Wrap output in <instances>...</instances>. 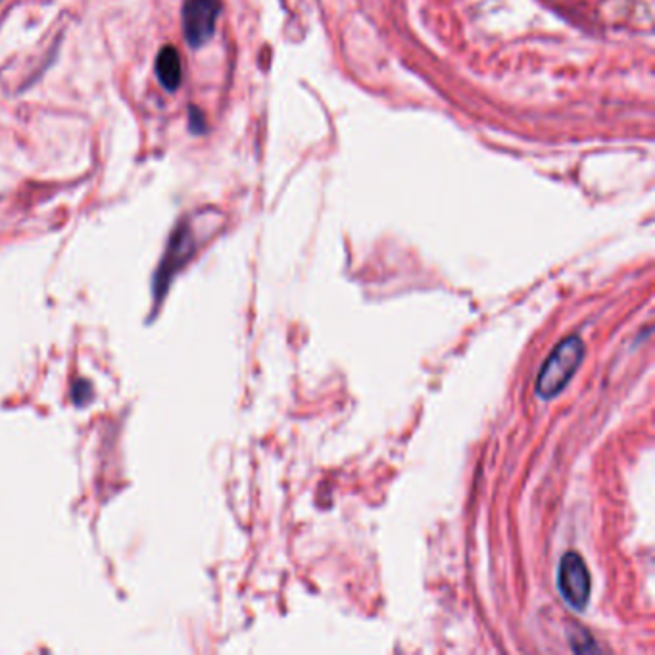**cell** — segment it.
Returning a JSON list of instances; mask_svg holds the SVG:
<instances>
[{
  "instance_id": "obj_1",
  "label": "cell",
  "mask_w": 655,
  "mask_h": 655,
  "mask_svg": "<svg viewBox=\"0 0 655 655\" xmlns=\"http://www.w3.org/2000/svg\"><path fill=\"white\" fill-rule=\"evenodd\" d=\"M583 358H585V342L580 337L573 335L560 342L540 370L539 381H537V394L540 398L547 400L562 393L571 377L577 373Z\"/></svg>"
},
{
  "instance_id": "obj_2",
  "label": "cell",
  "mask_w": 655,
  "mask_h": 655,
  "mask_svg": "<svg viewBox=\"0 0 655 655\" xmlns=\"http://www.w3.org/2000/svg\"><path fill=\"white\" fill-rule=\"evenodd\" d=\"M219 14L222 0H185L181 18L183 33L191 48L204 47L214 37Z\"/></svg>"
},
{
  "instance_id": "obj_3",
  "label": "cell",
  "mask_w": 655,
  "mask_h": 655,
  "mask_svg": "<svg viewBox=\"0 0 655 655\" xmlns=\"http://www.w3.org/2000/svg\"><path fill=\"white\" fill-rule=\"evenodd\" d=\"M590 573L580 555L569 552L562 557L557 571V588L571 608L583 611L590 600Z\"/></svg>"
},
{
  "instance_id": "obj_4",
  "label": "cell",
  "mask_w": 655,
  "mask_h": 655,
  "mask_svg": "<svg viewBox=\"0 0 655 655\" xmlns=\"http://www.w3.org/2000/svg\"><path fill=\"white\" fill-rule=\"evenodd\" d=\"M193 231H191L189 224L183 222V224L179 225L178 229L173 231V235H171L170 247H168V252H166V258H163L160 275H162L163 279H170L171 273H176L179 266H183V263L189 260V256L193 255Z\"/></svg>"
},
{
  "instance_id": "obj_5",
  "label": "cell",
  "mask_w": 655,
  "mask_h": 655,
  "mask_svg": "<svg viewBox=\"0 0 655 655\" xmlns=\"http://www.w3.org/2000/svg\"><path fill=\"white\" fill-rule=\"evenodd\" d=\"M156 76L160 86L166 91H178L181 81H183V68H181V56L178 48L163 47L156 56Z\"/></svg>"
},
{
  "instance_id": "obj_6",
  "label": "cell",
  "mask_w": 655,
  "mask_h": 655,
  "mask_svg": "<svg viewBox=\"0 0 655 655\" xmlns=\"http://www.w3.org/2000/svg\"><path fill=\"white\" fill-rule=\"evenodd\" d=\"M189 125H191V132L202 133L204 132V116H202L201 110L196 106H191L189 112Z\"/></svg>"
}]
</instances>
